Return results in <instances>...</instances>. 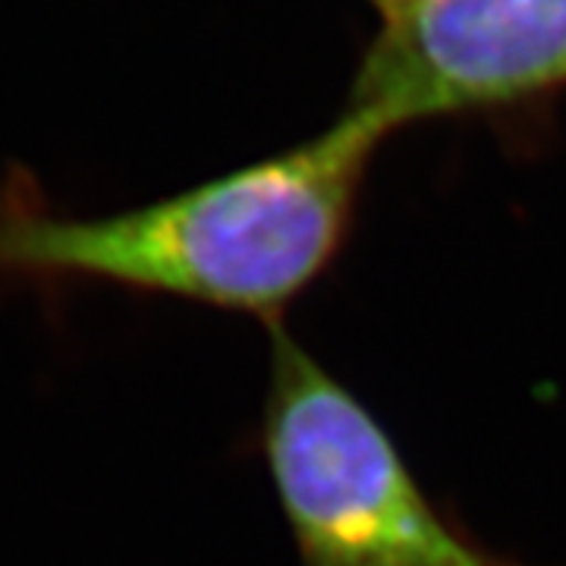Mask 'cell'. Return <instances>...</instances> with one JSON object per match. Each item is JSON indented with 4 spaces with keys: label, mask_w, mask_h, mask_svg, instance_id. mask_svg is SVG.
<instances>
[{
    "label": "cell",
    "mask_w": 566,
    "mask_h": 566,
    "mask_svg": "<svg viewBox=\"0 0 566 566\" xmlns=\"http://www.w3.org/2000/svg\"><path fill=\"white\" fill-rule=\"evenodd\" d=\"M385 136L340 111L312 139L158 202L61 214L35 177L0 180V293L117 286L283 324L344 255Z\"/></svg>",
    "instance_id": "obj_1"
},
{
    "label": "cell",
    "mask_w": 566,
    "mask_h": 566,
    "mask_svg": "<svg viewBox=\"0 0 566 566\" xmlns=\"http://www.w3.org/2000/svg\"><path fill=\"white\" fill-rule=\"evenodd\" d=\"M268 337L259 450L300 566H535L438 504L387 424L286 324Z\"/></svg>",
    "instance_id": "obj_2"
},
{
    "label": "cell",
    "mask_w": 566,
    "mask_h": 566,
    "mask_svg": "<svg viewBox=\"0 0 566 566\" xmlns=\"http://www.w3.org/2000/svg\"><path fill=\"white\" fill-rule=\"evenodd\" d=\"M344 111L381 136L566 88V0H400Z\"/></svg>",
    "instance_id": "obj_3"
},
{
    "label": "cell",
    "mask_w": 566,
    "mask_h": 566,
    "mask_svg": "<svg viewBox=\"0 0 566 566\" xmlns=\"http://www.w3.org/2000/svg\"><path fill=\"white\" fill-rule=\"evenodd\" d=\"M375 3H378V10L385 13V10H390V7H394V3H400V0H375Z\"/></svg>",
    "instance_id": "obj_4"
}]
</instances>
